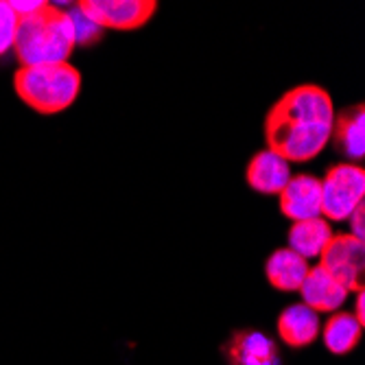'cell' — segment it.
Segmentation results:
<instances>
[{"instance_id": "cell-18", "label": "cell", "mask_w": 365, "mask_h": 365, "mask_svg": "<svg viewBox=\"0 0 365 365\" xmlns=\"http://www.w3.org/2000/svg\"><path fill=\"white\" fill-rule=\"evenodd\" d=\"M9 5L18 18H29L33 14H38L46 3H40V0H14V3H9Z\"/></svg>"}, {"instance_id": "cell-20", "label": "cell", "mask_w": 365, "mask_h": 365, "mask_svg": "<svg viewBox=\"0 0 365 365\" xmlns=\"http://www.w3.org/2000/svg\"><path fill=\"white\" fill-rule=\"evenodd\" d=\"M363 304H365V293H363V289H361V291H356V307H354V319H356L361 326H363V322H365Z\"/></svg>"}, {"instance_id": "cell-15", "label": "cell", "mask_w": 365, "mask_h": 365, "mask_svg": "<svg viewBox=\"0 0 365 365\" xmlns=\"http://www.w3.org/2000/svg\"><path fill=\"white\" fill-rule=\"evenodd\" d=\"M361 330L363 326L354 319L352 313H337L324 326V346L335 356L350 354L361 341Z\"/></svg>"}, {"instance_id": "cell-4", "label": "cell", "mask_w": 365, "mask_h": 365, "mask_svg": "<svg viewBox=\"0 0 365 365\" xmlns=\"http://www.w3.org/2000/svg\"><path fill=\"white\" fill-rule=\"evenodd\" d=\"M365 171L356 164H335L322 180V215L330 221L348 219L363 204Z\"/></svg>"}, {"instance_id": "cell-6", "label": "cell", "mask_w": 365, "mask_h": 365, "mask_svg": "<svg viewBox=\"0 0 365 365\" xmlns=\"http://www.w3.org/2000/svg\"><path fill=\"white\" fill-rule=\"evenodd\" d=\"M77 9L98 29L134 31L153 18L158 3L153 0H83Z\"/></svg>"}, {"instance_id": "cell-10", "label": "cell", "mask_w": 365, "mask_h": 365, "mask_svg": "<svg viewBox=\"0 0 365 365\" xmlns=\"http://www.w3.org/2000/svg\"><path fill=\"white\" fill-rule=\"evenodd\" d=\"M319 317L307 304H291L278 315V337L289 348H307L319 335Z\"/></svg>"}, {"instance_id": "cell-3", "label": "cell", "mask_w": 365, "mask_h": 365, "mask_svg": "<svg viewBox=\"0 0 365 365\" xmlns=\"http://www.w3.org/2000/svg\"><path fill=\"white\" fill-rule=\"evenodd\" d=\"M14 88L31 110L40 114H59L77 101L81 75L68 61L22 66L14 77Z\"/></svg>"}, {"instance_id": "cell-11", "label": "cell", "mask_w": 365, "mask_h": 365, "mask_svg": "<svg viewBox=\"0 0 365 365\" xmlns=\"http://www.w3.org/2000/svg\"><path fill=\"white\" fill-rule=\"evenodd\" d=\"M300 293L304 300L302 304H307L315 313L337 311L346 302V295H348V291L322 267L309 269V274L300 287Z\"/></svg>"}, {"instance_id": "cell-5", "label": "cell", "mask_w": 365, "mask_h": 365, "mask_svg": "<svg viewBox=\"0 0 365 365\" xmlns=\"http://www.w3.org/2000/svg\"><path fill=\"white\" fill-rule=\"evenodd\" d=\"M319 267L333 276L346 291H361L365 280V247L352 235H333L319 254Z\"/></svg>"}, {"instance_id": "cell-2", "label": "cell", "mask_w": 365, "mask_h": 365, "mask_svg": "<svg viewBox=\"0 0 365 365\" xmlns=\"http://www.w3.org/2000/svg\"><path fill=\"white\" fill-rule=\"evenodd\" d=\"M75 44L71 14L46 3L38 14L20 18L14 51L22 66L61 63L73 55Z\"/></svg>"}, {"instance_id": "cell-13", "label": "cell", "mask_w": 365, "mask_h": 365, "mask_svg": "<svg viewBox=\"0 0 365 365\" xmlns=\"http://www.w3.org/2000/svg\"><path fill=\"white\" fill-rule=\"evenodd\" d=\"M337 149L350 160H363L365 155V112L363 106H354L335 116L333 136Z\"/></svg>"}, {"instance_id": "cell-1", "label": "cell", "mask_w": 365, "mask_h": 365, "mask_svg": "<svg viewBox=\"0 0 365 365\" xmlns=\"http://www.w3.org/2000/svg\"><path fill=\"white\" fill-rule=\"evenodd\" d=\"M335 106L330 94L313 83L284 92L264 118L269 151L287 162H309L330 143Z\"/></svg>"}, {"instance_id": "cell-19", "label": "cell", "mask_w": 365, "mask_h": 365, "mask_svg": "<svg viewBox=\"0 0 365 365\" xmlns=\"http://www.w3.org/2000/svg\"><path fill=\"white\" fill-rule=\"evenodd\" d=\"M350 219V230H352V237L354 239H359V241H363V221H365V206L361 204V206H356V210L348 217Z\"/></svg>"}, {"instance_id": "cell-8", "label": "cell", "mask_w": 365, "mask_h": 365, "mask_svg": "<svg viewBox=\"0 0 365 365\" xmlns=\"http://www.w3.org/2000/svg\"><path fill=\"white\" fill-rule=\"evenodd\" d=\"M280 210L293 221H307L322 215V180L313 175H295L280 190Z\"/></svg>"}, {"instance_id": "cell-14", "label": "cell", "mask_w": 365, "mask_h": 365, "mask_svg": "<svg viewBox=\"0 0 365 365\" xmlns=\"http://www.w3.org/2000/svg\"><path fill=\"white\" fill-rule=\"evenodd\" d=\"M330 239H333V230H330V223L322 217L295 221L289 230L291 250L295 254H300L302 258L319 256Z\"/></svg>"}, {"instance_id": "cell-12", "label": "cell", "mask_w": 365, "mask_h": 365, "mask_svg": "<svg viewBox=\"0 0 365 365\" xmlns=\"http://www.w3.org/2000/svg\"><path fill=\"white\" fill-rule=\"evenodd\" d=\"M264 274L269 284L278 291H300L309 274V264L307 258L293 250H276L264 262Z\"/></svg>"}, {"instance_id": "cell-9", "label": "cell", "mask_w": 365, "mask_h": 365, "mask_svg": "<svg viewBox=\"0 0 365 365\" xmlns=\"http://www.w3.org/2000/svg\"><path fill=\"white\" fill-rule=\"evenodd\" d=\"M245 178H247V184L256 192L280 195V190L291 180V169L284 158H280L278 153H274L269 149H264V151H258L250 160Z\"/></svg>"}, {"instance_id": "cell-16", "label": "cell", "mask_w": 365, "mask_h": 365, "mask_svg": "<svg viewBox=\"0 0 365 365\" xmlns=\"http://www.w3.org/2000/svg\"><path fill=\"white\" fill-rule=\"evenodd\" d=\"M18 24H20V18L16 16L11 5L0 0V55H5L14 48Z\"/></svg>"}, {"instance_id": "cell-7", "label": "cell", "mask_w": 365, "mask_h": 365, "mask_svg": "<svg viewBox=\"0 0 365 365\" xmlns=\"http://www.w3.org/2000/svg\"><path fill=\"white\" fill-rule=\"evenodd\" d=\"M221 352L227 365H282L278 344L254 328L235 330Z\"/></svg>"}, {"instance_id": "cell-17", "label": "cell", "mask_w": 365, "mask_h": 365, "mask_svg": "<svg viewBox=\"0 0 365 365\" xmlns=\"http://www.w3.org/2000/svg\"><path fill=\"white\" fill-rule=\"evenodd\" d=\"M71 20H73V29H75V42L77 44H94L98 38H101L103 29H98L90 18H86L79 9L68 11Z\"/></svg>"}]
</instances>
